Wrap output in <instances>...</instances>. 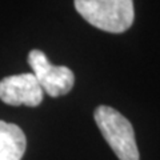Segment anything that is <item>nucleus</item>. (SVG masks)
Returning a JSON list of instances; mask_svg holds the SVG:
<instances>
[{
  "instance_id": "f257e3e1",
  "label": "nucleus",
  "mask_w": 160,
  "mask_h": 160,
  "mask_svg": "<svg viewBox=\"0 0 160 160\" xmlns=\"http://www.w3.org/2000/svg\"><path fill=\"white\" fill-rule=\"evenodd\" d=\"M84 20L102 31L122 33L132 26L133 0H75Z\"/></svg>"
},
{
  "instance_id": "f03ea898",
  "label": "nucleus",
  "mask_w": 160,
  "mask_h": 160,
  "mask_svg": "<svg viewBox=\"0 0 160 160\" xmlns=\"http://www.w3.org/2000/svg\"><path fill=\"white\" fill-rule=\"evenodd\" d=\"M95 122L100 132L119 160H139V149L132 124L112 107L99 106Z\"/></svg>"
},
{
  "instance_id": "7ed1b4c3",
  "label": "nucleus",
  "mask_w": 160,
  "mask_h": 160,
  "mask_svg": "<svg viewBox=\"0 0 160 160\" xmlns=\"http://www.w3.org/2000/svg\"><path fill=\"white\" fill-rule=\"evenodd\" d=\"M28 64L43 92L49 96H63L72 89L75 83L73 72L68 67L51 64L43 51L32 49L28 53Z\"/></svg>"
},
{
  "instance_id": "20e7f679",
  "label": "nucleus",
  "mask_w": 160,
  "mask_h": 160,
  "mask_svg": "<svg viewBox=\"0 0 160 160\" xmlns=\"http://www.w3.org/2000/svg\"><path fill=\"white\" fill-rule=\"evenodd\" d=\"M43 95L33 73L12 75L0 80V100L9 106L38 107Z\"/></svg>"
},
{
  "instance_id": "39448f33",
  "label": "nucleus",
  "mask_w": 160,
  "mask_h": 160,
  "mask_svg": "<svg viewBox=\"0 0 160 160\" xmlns=\"http://www.w3.org/2000/svg\"><path fill=\"white\" fill-rule=\"evenodd\" d=\"M27 139L16 124L0 120V160H22Z\"/></svg>"
}]
</instances>
